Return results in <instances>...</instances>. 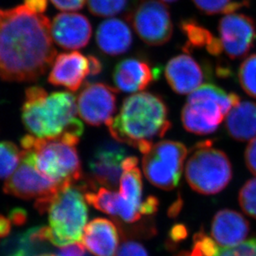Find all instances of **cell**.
<instances>
[{
  "instance_id": "38",
  "label": "cell",
  "mask_w": 256,
  "mask_h": 256,
  "mask_svg": "<svg viewBox=\"0 0 256 256\" xmlns=\"http://www.w3.org/2000/svg\"><path fill=\"white\" fill-rule=\"evenodd\" d=\"M12 228V222L10 218L0 215V239H5L10 234Z\"/></svg>"
},
{
  "instance_id": "39",
  "label": "cell",
  "mask_w": 256,
  "mask_h": 256,
  "mask_svg": "<svg viewBox=\"0 0 256 256\" xmlns=\"http://www.w3.org/2000/svg\"><path fill=\"white\" fill-rule=\"evenodd\" d=\"M88 56H89L90 66V76H96L99 75L100 73L102 72V68H103L102 62L96 56H92V55Z\"/></svg>"
},
{
  "instance_id": "7",
  "label": "cell",
  "mask_w": 256,
  "mask_h": 256,
  "mask_svg": "<svg viewBox=\"0 0 256 256\" xmlns=\"http://www.w3.org/2000/svg\"><path fill=\"white\" fill-rule=\"evenodd\" d=\"M185 175L194 191L205 195L218 194L232 179V164L225 152L203 142L186 162Z\"/></svg>"
},
{
  "instance_id": "13",
  "label": "cell",
  "mask_w": 256,
  "mask_h": 256,
  "mask_svg": "<svg viewBox=\"0 0 256 256\" xmlns=\"http://www.w3.org/2000/svg\"><path fill=\"white\" fill-rule=\"evenodd\" d=\"M127 157V150L122 142L114 138L100 142L90 160L92 178L108 188H116L123 174L122 164Z\"/></svg>"
},
{
  "instance_id": "3",
  "label": "cell",
  "mask_w": 256,
  "mask_h": 256,
  "mask_svg": "<svg viewBox=\"0 0 256 256\" xmlns=\"http://www.w3.org/2000/svg\"><path fill=\"white\" fill-rule=\"evenodd\" d=\"M106 126L112 138L145 154L154 145L152 140L164 137L171 123L167 106L161 97L140 92L124 99L120 113Z\"/></svg>"
},
{
  "instance_id": "15",
  "label": "cell",
  "mask_w": 256,
  "mask_h": 256,
  "mask_svg": "<svg viewBox=\"0 0 256 256\" xmlns=\"http://www.w3.org/2000/svg\"><path fill=\"white\" fill-rule=\"evenodd\" d=\"M89 56L78 52L60 54L54 59L49 73L48 82L56 86H63L70 92L80 89L90 76Z\"/></svg>"
},
{
  "instance_id": "14",
  "label": "cell",
  "mask_w": 256,
  "mask_h": 256,
  "mask_svg": "<svg viewBox=\"0 0 256 256\" xmlns=\"http://www.w3.org/2000/svg\"><path fill=\"white\" fill-rule=\"evenodd\" d=\"M52 38L62 48L76 50L89 44L92 26L86 16L78 12H62L51 24Z\"/></svg>"
},
{
  "instance_id": "26",
  "label": "cell",
  "mask_w": 256,
  "mask_h": 256,
  "mask_svg": "<svg viewBox=\"0 0 256 256\" xmlns=\"http://www.w3.org/2000/svg\"><path fill=\"white\" fill-rule=\"evenodd\" d=\"M118 198V194L104 188L97 192H87L85 194L86 200L90 205L112 216H116Z\"/></svg>"
},
{
  "instance_id": "9",
  "label": "cell",
  "mask_w": 256,
  "mask_h": 256,
  "mask_svg": "<svg viewBox=\"0 0 256 256\" xmlns=\"http://www.w3.org/2000/svg\"><path fill=\"white\" fill-rule=\"evenodd\" d=\"M127 21L150 46L167 44L172 36L170 10L161 0H137L127 14Z\"/></svg>"
},
{
  "instance_id": "36",
  "label": "cell",
  "mask_w": 256,
  "mask_h": 256,
  "mask_svg": "<svg viewBox=\"0 0 256 256\" xmlns=\"http://www.w3.org/2000/svg\"><path fill=\"white\" fill-rule=\"evenodd\" d=\"M34 12L42 14L48 8V0H24V4Z\"/></svg>"
},
{
  "instance_id": "28",
  "label": "cell",
  "mask_w": 256,
  "mask_h": 256,
  "mask_svg": "<svg viewBox=\"0 0 256 256\" xmlns=\"http://www.w3.org/2000/svg\"><path fill=\"white\" fill-rule=\"evenodd\" d=\"M238 78L244 92L256 99V54H252L242 63Z\"/></svg>"
},
{
  "instance_id": "23",
  "label": "cell",
  "mask_w": 256,
  "mask_h": 256,
  "mask_svg": "<svg viewBox=\"0 0 256 256\" xmlns=\"http://www.w3.org/2000/svg\"><path fill=\"white\" fill-rule=\"evenodd\" d=\"M182 29L188 38L192 46H206L212 55L218 56L222 52L223 49L220 39L213 36L210 32L192 20L184 21Z\"/></svg>"
},
{
  "instance_id": "31",
  "label": "cell",
  "mask_w": 256,
  "mask_h": 256,
  "mask_svg": "<svg viewBox=\"0 0 256 256\" xmlns=\"http://www.w3.org/2000/svg\"><path fill=\"white\" fill-rule=\"evenodd\" d=\"M116 256H148L142 244L134 240H126L121 244Z\"/></svg>"
},
{
  "instance_id": "8",
  "label": "cell",
  "mask_w": 256,
  "mask_h": 256,
  "mask_svg": "<svg viewBox=\"0 0 256 256\" xmlns=\"http://www.w3.org/2000/svg\"><path fill=\"white\" fill-rule=\"evenodd\" d=\"M186 154L188 150L182 142L162 140L155 144L142 158L145 176L160 188L174 189L181 178Z\"/></svg>"
},
{
  "instance_id": "4",
  "label": "cell",
  "mask_w": 256,
  "mask_h": 256,
  "mask_svg": "<svg viewBox=\"0 0 256 256\" xmlns=\"http://www.w3.org/2000/svg\"><path fill=\"white\" fill-rule=\"evenodd\" d=\"M82 192H86L84 182L66 184L52 199L46 212L51 243L54 246H66L82 240L88 219Z\"/></svg>"
},
{
  "instance_id": "35",
  "label": "cell",
  "mask_w": 256,
  "mask_h": 256,
  "mask_svg": "<svg viewBox=\"0 0 256 256\" xmlns=\"http://www.w3.org/2000/svg\"><path fill=\"white\" fill-rule=\"evenodd\" d=\"M158 206V200L154 196H148L141 206L140 212L142 215H151L156 212Z\"/></svg>"
},
{
  "instance_id": "33",
  "label": "cell",
  "mask_w": 256,
  "mask_h": 256,
  "mask_svg": "<svg viewBox=\"0 0 256 256\" xmlns=\"http://www.w3.org/2000/svg\"><path fill=\"white\" fill-rule=\"evenodd\" d=\"M56 256H90L83 244L80 243H74L68 244L60 248Z\"/></svg>"
},
{
  "instance_id": "42",
  "label": "cell",
  "mask_w": 256,
  "mask_h": 256,
  "mask_svg": "<svg viewBox=\"0 0 256 256\" xmlns=\"http://www.w3.org/2000/svg\"><path fill=\"white\" fill-rule=\"evenodd\" d=\"M24 256V254H22V253H20V254H16V256Z\"/></svg>"
},
{
  "instance_id": "22",
  "label": "cell",
  "mask_w": 256,
  "mask_h": 256,
  "mask_svg": "<svg viewBox=\"0 0 256 256\" xmlns=\"http://www.w3.org/2000/svg\"><path fill=\"white\" fill-rule=\"evenodd\" d=\"M138 162V158L134 156H128L124 160L123 174L120 182V195L127 202L140 210L142 184L140 171L137 167Z\"/></svg>"
},
{
  "instance_id": "30",
  "label": "cell",
  "mask_w": 256,
  "mask_h": 256,
  "mask_svg": "<svg viewBox=\"0 0 256 256\" xmlns=\"http://www.w3.org/2000/svg\"><path fill=\"white\" fill-rule=\"evenodd\" d=\"M216 256H256V239L242 242L236 246L219 247Z\"/></svg>"
},
{
  "instance_id": "18",
  "label": "cell",
  "mask_w": 256,
  "mask_h": 256,
  "mask_svg": "<svg viewBox=\"0 0 256 256\" xmlns=\"http://www.w3.org/2000/svg\"><path fill=\"white\" fill-rule=\"evenodd\" d=\"M83 246L94 256H116L120 232L112 220L96 218L86 226Z\"/></svg>"
},
{
  "instance_id": "20",
  "label": "cell",
  "mask_w": 256,
  "mask_h": 256,
  "mask_svg": "<svg viewBox=\"0 0 256 256\" xmlns=\"http://www.w3.org/2000/svg\"><path fill=\"white\" fill-rule=\"evenodd\" d=\"M249 223L240 213L220 210L213 219L212 236L222 247L236 246L244 242L249 233Z\"/></svg>"
},
{
  "instance_id": "32",
  "label": "cell",
  "mask_w": 256,
  "mask_h": 256,
  "mask_svg": "<svg viewBox=\"0 0 256 256\" xmlns=\"http://www.w3.org/2000/svg\"><path fill=\"white\" fill-rule=\"evenodd\" d=\"M58 10L65 12H72L82 10L86 0H50Z\"/></svg>"
},
{
  "instance_id": "27",
  "label": "cell",
  "mask_w": 256,
  "mask_h": 256,
  "mask_svg": "<svg viewBox=\"0 0 256 256\" xmlns=\"http://www.w3.org/2000/svg\"><path fill=\"white\" fill-rule=\"evenodd\" d=\"M192 2L200 12L209 15L233 14L246 5V1L233 2L232 0H192Z\"/></svg>"
},
{
  "instance_id": "10",
  "label": "cell",
  "mask_w": 256,
  "mask_h": 256,
  "mask_svg": "<svg viewBox=\"0 0 256 256\" xmlns=\"http://www.w3.org/2000/svg\"><path fill=\"white\" fill-rule=\"evenodd\" d=\"M64 185L56 184L42 174L36 168L31 151L22 150L21 164L5 182L4 191L18 198L36 199L34 205L42 206L48 202Z\"/></svg>"
},
{
  "instance_id": "19",
  "label": "cell",
  "mask_w": 256,
  "mask_h": 256,
  "mask_svg": "<svg viewBox=\"0 0 256 256\" xmlns=\"http://www.w3.org/2000/svg\"><path fill=\"white\" fill-rule=\"evenodd\" d=\"M100 50L109 56H120L130 49L133 34L128 24L120 18H108L100 24L96 34Z\"/></svg>"
},
{
  "instance_id": "17",
  "label": "cell",
  "mask_w": 256,
  "mask_h": 256,
  "mask_svg": "<svg viewBox=\"0 0 256 256\" xmlns=\"http://www.w3.org/2000/svg\"><path fill=\"white\" fill-rule=\"evenodd\" d=\"M170 87L178 94H191L202 86L204 72L199 63L188 54L172 58L165 68Z\"/></svg>"
},
{
  "instance_id": "5",
  "label": "cell",
  "mask_w": 256,
  "mask_h": 256,
  "mask_svg": "<svg viewBox=\"0 0 256 256\" xmlns=\"http://www.w3.org/2000/svg\"><path fill=\"white\" fill-rule=\"evenodd\" d=\"M22 150L31 151L36 168L56 184H76L82 178L76 145L63 138H40L31 134L20 140Z\"/></svg>"
},
{
  "instance_id": "25",
  "label": "cell",
  "mask_w": 256,
  "mask_h": 256,
  "mask_svg": "<svg viewBox=\"0 0 256 256\" xmlns=\"http://www.w3.org/2000/svg\"><path fill=\"white\" fill-rule=\"evenodd\" d=\"M22 158V150L10 141L0 142V179H8L17 170Z\"/></svg>"
},
{
  "instance_id": "6",
  "label": "cell",
  "mask_w": 256,
  "mask_h": 256,
  "mask_svg": "<svg viewBox=\"0 0 256 256\" xmlns=\"http://www.w3.org/2000/svg\"><path fill=\"white\" fill-rule=\"evenodd\" d=\"M240 102L234 93H228L213 84H205L189 94L182 112L184 128L205 136L218 130L233 107Z\"/></svg>"
},
{
  "instance_id": "11",
  "label": "cell",
  "mask_w": 256,
  "mask_h": 256,
  "mask_svg": "<svg viewBox=\"0 0 256 256\" xmlns=\"http://www.w3.org/2000/svg\"><path fill=\"white\" fill-rule=\"evenodd\" d=\"M117 90L106 83H89L76 99L78 114L87 124L100 126L113 118L116 112Z\"/></svg>"
},
{
  "instance_id": "2",
  "label": "cell",
  "mask_w": 256,
  "mask_h": 256,
  "mask_svg": "<svg viewBox=\"0 0 256 256\" xmlns=\"http://www.w3.org/2000/svg\"><path fill=\"white\" fill-rule=\"evenodd\" d=\"M76 99L68 92L48 94L42 87L25 92L22 120L31 136L40 138H63L78 144L84 131L78 118Z\"/></svg>"
},
{
  "instance_id": "21",
  "label": "cell",
  "mask_w": 256,
  "mask_h": 256,
  "mask_svg": "<svg viewBox=\"0 0 256 256\" xmlns=\"http://www.w3.org/2000/svg\"><path fill=\"white\" fill-rule=\"evenodd\" d=\"M226 128L232 138L238 141L256 138V103L240 102L226 116Z\"/></svg>"
},
{
  "instance_id": "1",
  "label": "cell",
  "mask_w": 256,
  "mask_h": 256,
  "mask_svg": "<svg viewBox=\"0 0 256 256\" xmlns=\"http://www.w3.org/2000/svg\"><path fill=\"white\" fill-rule=\"evenodd\" d=\"M51 22L25 5L0 8V78L30 82L46 72L56 58Z\"/></svg>"
},
{
  "instance_id": "40",
  "label": "cell",
  "mask_w": 256,
  "mask_h": 256,
  "mask_svg": "<svg viewBox=\"0 0 256 256\" xmlns=\"http://www.w3.org/2000/svg\"><path fill=\"white\" fill-rule=\"evenodd\" d=\"M186 236V228H184V226H176L172 230L171 236L174 240L184 239Z\"/></svg>"
},
{
  "instance_id": "29",
  "label": "cell",
  "mask_w": 256,
  "mask_h": 256,
  "mask_svg": "<svg viewBox=\"0 0 256 256\" xmlns=\"http://www.w3.org/2000/svg\"><path fill=\"white\" fill-rule=\"evenodd\" d=\"M240 205L247 215L256 219V178L244 184L239 194Z\"/></svg>"
},
{
  "instance_id": "37",
  "label": "cell",
  "mask_w": 256,
  "mask_h": 256,
  "mask_svg": "<svg viewBox=\"0 0 256 256\" xmlns=\"http://www.w3.org/2000/svg\"><path fill=\"white\" fill-rule=\"evenodd\" d=\"M27 212L22 208H15L10 214V220L14 225H24L27 222Z\"/></svg>"
},
{
  "instance_id": "12",
  "label": "cell",
  "mask_w": 256,
  "mask_h": 256,
  "mask_svg": "<svg viewBox=\"0 0 256 256\" xmlns=\"http://www.w3.org/2000/svg\"><path fill=\"white\" fill-rule=\"evenodd\" d=\"M222 49L232 59L246 56L256 40V26L252 18L242 14H229L218 26Z\"/></svg>"
},
{
  "instance_id": "41",
  "label": "cell",
  "mask_w": 256,
  "mask_h": 256,
  "mask_svg": "<svg viewBox=\"0 0 256 256\" xmlns=\"http://www.w3.org/2000/svg\"><path fill=\"white\" fill-rule=\"evenodd\" d=\"M161 1H162V2H176L178 0H161Z\"/></svg>"
},
{
  "instance_id": "24",
  "label": "cell",
  "mask_w": 256,
  "mask_h": 256,
  "mask_svg": "<svg viewBox=\"0 0 256 256\" xmlns=\"http://www.w3.org/2000/svg\"><path fill=\"white\" fill-rule=\"evenodd\" d=\"M137 0H87L88 10L97 17H113L128 12Z\"/></svg>"
},
{
  "instance_id": "34",
  "label": "cell",
  "mask_w": 256,
  "mask_h": 256,
  "mask_svg": "<svg viewBox=\"0 0 256 256\" xmlns=\"http://www.w3.org/2000/svg\"><path fill=\"white\" fill-rule=\"evenodd\" d=\"M244 160L250 171L256 176V138L252 140L244 152Z\"/></svg>"
},
{
  "instance_id": "16",
  "label": "cell",
  "mask_w": 256,
  "mask_h": 256,
  "mask_svg": "<svg viewBox=\"0 0 256 256\" xmlns=\"http://www.w3.org/2000/svg\"><path fill=\"white\" fill-rule=\"evenodd\" d=\"M160 70L140 58H126L117 63L113 72L116 90L127 93L142 92L158 78Z\"/></svg>"
}]
</instances>
